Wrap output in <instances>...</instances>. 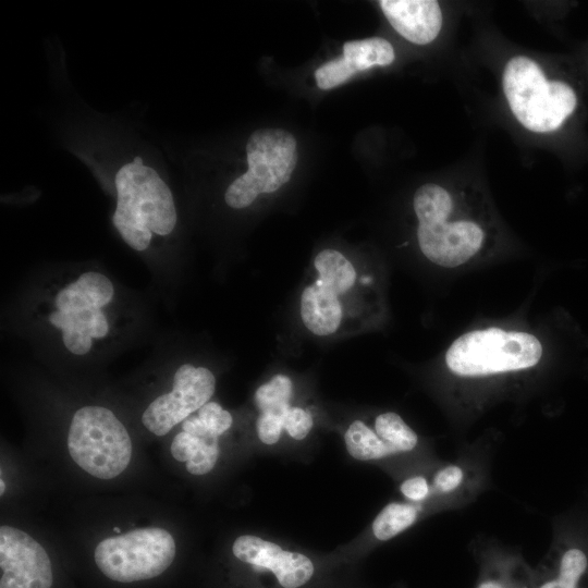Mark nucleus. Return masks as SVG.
<instances>
[{
	"label": "nucleus",
	"mask_w": 588,
	"mask_h": 588,
	"mask_svg": "<svg viewBox=\"0 0 588 588\" xmlns=\"http://www.w3.org/2000/svg\"><path fill=\"white\" fill-rule=\"evenodd\" d=\"M355 74L356 71L351 63L341 56L318 68L315 72V78L319 88L330 89L346 82Z\"/></svg>",
	"instance_id": "23"
},
{
	"label": "nucleus",
	"mask_w": 588,
	"mask_h": 588,
	"mask_svg": "<svg viewBox=\"0 0 588 588\" xmlns=\"http://www.w3.org/2000/svg\"><path fill=\"white\" fill-rule=\"evenodd\" d=\"M114 531L119 532V531H120V529L115 527V528H114Z\"/></svg>",
	"instance_id": "31"
},
{
	"label": "nucleus",
	"mask_w": 588,
	"mask_h": 588,
	"mask_svg": "<svg viewBox=\"0 0 588 588\" xmlns=\"http://www.w3.org/2000/svg\"><path fill=\"white\" fill-rule=\"evenodd\" d=\"M215 388L216 379L209 369L183 364L175 371L172 391L154 400L142 421L154 434L164 436L209 402Z\"/></svg>",
	"instance_id": "8"
},
{
	"label": "nucleus",
	"mask_w": 588,
	"mask_h": 588,
	"mask_svg": "<svg viewBox=\"0 0 588 588\" xmlns=\"http://www.w3.org/2000/svg\"><path fill=\"white\" fill-rule=\"evenodd\" d=\"M68 449L81 468L100 479L120 475L132 456V441L125 427L101 406H85L74 414Z\"/></svg>",
	"instance_id": "5"
},
{
	"label": "nucleus",
	"mask_w": 588,
	"mask_h": 588,
	"mask_svg": "<svg viewBox=\"0 0 588 588\" xmlns=\"http://www.w3.org/2000/svg\"><path fill=\"white\" fill-rule=\"evenodd\" d=\"M463 470L456 465H449L440 469L434 476V487L441 492L456 489L463 481Z\"/></svg>",
	"instance_id": "27"
},
{
	"label": "nucleus",
	"mask_w": 588,
	"mask_h": 588,
	"mask_svg": "<svg viewBox=\"0 0 588 588\" xmlns=\"http://www.w3.org/2000/svg\"><path fill=\"white\" fill-rule=\"evenodd\" d=\"M587 566L586 554L580 549L572 548L562 555L556 575L546 579L537 588H577Z\"/></svg>",
	"instance_id": "22"
},
{
	"label": "nucleus",
	"mask_w": 588,
	"mask_h": 588,
	"mask_svg": "<svg viewBox=\"0 0 588 588\" xmlns=\"http://www.w3.org/2000/svg\"><path fill=\"white\" fill-rule=\"evenodd\" d=\"M114 184L117 206L112 222L130 247L144 250L152 234L164 236L173 231L177 215L172 193L140 157L118 170Z\"/></svg>",
	"instance_id": "2"
},
{
	"label": "nucleus",
	"mask_w": 588,
	"mask_h": 588,
	"mask_svg": "<svg viewBox=\"0 0 588 588\" xmlns=\"http://www.w3.org/2000/svg\"><path fill=\"white\" fill-rule=\"evenodd\" d=\"M476 588H516L509 584V581L501 577L486 576L482 578Z\"/></svg>",
	"instance_id": "29"
},
{
	"label": "nucleus",
	"mask_w": 588,
	"mask_h": 588,
	"mask_svg": "<svg viewBox=\"0 0 588 588\" xmlns=\"http://www.w3.org/2000/svg\"><path fill=\"white\" fill-rule=\"evenodd\" d=\"M503 89L515 118L536 133L559 128L576 107V95L565 83L548 81L527 57L512 58L503 72Z\"/></svg>",
	"instance_id": "3"
},
{
	"label": "nucleus",
	"mask_w": 588,
	"mask_h": 588,
	"mask_svg": "<svg viewBox=\"0 0 588 588\" xmlns=\"http://www.w3.org/2000/svg\"><path fill=\"white\" fill-rule=\"evenodd\" d=\"M311 427V415L304 408L291 406L283 417V429L295 440L306 438Z\"/></svg>",
	"instance_id": "25"
},
{
	"label": "nucleus",
	"mask_w": 588,
	"mask_h": 588,
	"mask_svg": "<svg viewBox=\"0 0 588 588\" xmlns=\"http://www.w3.org/2000/svg\"><path fill=\"white\" fill-rule=\"evenodd\" d=\"M343 57L358 73L375 65H389L393 62L395 54L392 45L388 40L372 37L346 41L343 46Z\"/></svg>",
	"instance_id": "16"
},
{
	"label": "nucleus",
	"mask_w": 588,
	"mask_h": 588,
	"mask_svg": "<svg viewBox=\"0 0 588 588\" xmlns=\"http://www.w3.org/2000/svg\"><path fill=\"white\" fill-rule=\"evenodd\" d=\"M315 278L301 294L305 328L317 336L354 331L363 320V279L341 252L326 248L314 259Z\"/></svg>",
	"instance_id": "1"
},
{
	"label": "nucleus",
	"mask_w": 588,
	"mask_h": 588,
	"mask_svg": "<svg viewBox=\"0 0 588 588\" xmlns=\"http://www.w3.org/2000/svg\"><path fill=\"white\" fill-rule=\"evenodd\" d=\"M171 454L176 461L186 463L188 473L205 475L215 467L218 460V437H196L182 431L171 443Z\"/></svg>",
	"instance_id": "15"
},
{
	"label": "nucleus",
	"mask_w": 588,
	"mask_h": 588,
	"mask_svg": "<svg viewBox=\"0 0 588 588\" xmlns=\"http://www.w3.org/2000/svg\"><path fill=\"white\" fill-rule=\"evenodd\" d=\"M344 440L348 453L360 461L378 460L400 453L362 420H355L350 425Z\"/></svg>",
	"instance_id": "17"
},
{
	"label": "nucleus",
	"mask_w": 588,
	"mask_h": 588,
	"mask_svg": "<svg viewBox=\"0 0 588 588\" xmlns=\"http://www.w3.org/2000/svg\"><path fill=\"white\" fill-rule=\"evenodd\" d=\"M175 550L174 539L166 529L139 528L100 541L95 562L110 579L132 583L162 574L173 562Z\"/></svg>",
	"instance_id": "7"
},
{
	"label": "nucleus",
	"mask_w": 588,
	"mask_h": 588,
	"mask_svg": "<svg viewBox=\"0 0 588 588\" xmlns=\"http://www.w3.org/2000/svg\"><path fill=\"white\" fill-rule=\"evenodd\" d=\"M0 485H1V487H0V494H3V491H4V489H5V485H4V482H3V479L0 480Z\"/></svg>",
	"instance_id": "30"
},
{
	"label": "nucleus",
	"mask_w": 588,
	"mask_h": 588,
	"mask_svg": "<svg viewBox=\"0 0 588 588\" xmlns=\"http://www.w3.org/2000/svg\"><path fill=\"white\" fill-rule=\"evenodd\" d=\"M541 354L535 335L489 328L458 336L446 351L445 364L454 375L479 377L530 368Z\"/></svg>",
	"instance_id": "4"
},
{
	"label": "nucleus",
	"mask_w": 588,
	"mask_h": 588,
	"mask_svg": "<svg viewBox=\"0 0 588 588\" xmlns=\"http://www.w3.org/2000/svg\"><path fill=\"white\" fill-rule=\"evenodd\" d=\"M232 551L242 562L271 571L284 588H298L314 574V564L306 555L285 551L278 544L256 536L238 537L233 543Z\"/></svg>",
	"instance_id": "11"
},
{
	"label": "nucleus",
	"mask_w": 588,
	"mask_h": 588,
	"mask_svg": "<svg viewBox=\"0 0 588 588\" xmlns=\"http://www.w3.org/2000/svg\"><path fill=\"white\" fill-rule=\"evenodd\" d=\"M400 489L406 498L414 501L422 500L429 492L426 479L419 476L406 479Z\"/></svg>",
	"instance_id": "28"
},
{
	"label": "nucleus",
	"mask_w": 588,
	"mask_h": 588,
	"mask_svg": "<svg viewBox=\"0 0 588 588\" xmlns=\"http://www.w3.org/2000/svg\"><path fill=\"white\" fill-rule=\"evenodd\" d=\"M0 588H50L52 568L45 549L14 527H0Z\"/></svg>",
	"instance_id": "9"
},
{
	"label": "nucleus",
	"mask_w": 588,
	"mask_h": 588,
	"mask_svg": "<svg viewBox=\"0 0 588 588\" xmlns=\"http://www.w3.org/2000/svg\"><path fill=\"white\" fill-rule=\"evenodd\" d=\"M197 416L206 429L216 437L226 431L233 422L231 414L216 402H207L198 409Z\"/></svg>",
	"instance_id": "24"
},
{
	"label": "nucleus",
	"mask_w": 588,
	"mask_h": 588,
	"mask_svg": "<svg viewBox=\"0 0 588 588\" xmlns=\"http://www.w3.org/2000/svg\"><path fill=\"white\" fill-rule=\"evenodd\" d=\"M248 170L235 179L224 194L228 206L243 209L260 194L278 191L295 169L297 154L294 136L280 128L254 132L246 145Z\"/></svg>",
	"instance_id": "6"
},
{
	"label": "nucleus",
	"mask_w": 588,
	"mask_h": 588,
	"mask_svg": "<svg viewBox=\"0 0 588 588\" xmlns=\"http://www.w3.org/2000/svg\"><path fill=\"white\" fill-rule=\"evenodd\" d=\"M376 433L400 453L413 450L417 442V434L411 429L402 417L388 412L377 416L375 420Z\"/></svg>",
	"instance_id": "21"
},
{
	"label": "nucleus",
	"mask_w": 588,
	"mask_h": 588,
	"mask_svg": "<svg viewBox=\"0 0 588 588\" xmlns=\"http://www.w3.org/2000/svg\"><path fill=\"white\" fill-rule=\"evenodd\" d=\"M48 320L62 331L65 347L76 355L88 353L93 338H103L109 331L107 318L98 308L74 311L56 310L49 315Z\"/></svg>",
	"instance_id": "13"
},
{
	"label": "nucleus",
	"mask_w": 588,
	"mask_h": 588,
	"mask_svg": "<svg viewBox=\"0 0 588 588\" xmlns=\"http://www.w3.org/2000/svg\"><path fill=\"white\" fill-rule=\"evenodd\" d=\"M379 3L391 26L411 42L429 44L441 30L442 12L434 0H381Z\"/></svg>",
	"instance_id": "12"
},
{
	"label": "nucleus",
	"mask_w": 588,
	"mask_h": 588,
	"mask_svg": "<svg viewBox=\"0 0 588 588\" xmlns=\"http://www.w3.org/2000/svg\"><path fill=\"white\" fill-rule=\"evenodd\" d=\"M417 241L428 260L441 267L453 268L477 254L483 241V232L470 221H443L419 224Z\"/></svg>",
	"instance_id": "10"
},
{
	"label": "nucleus",
	"mask_w": 588,
	"mask_h": 588,
	"mask_svg": "<svg viewBox=\"0 0 588 588\" xmlns=\"http://www.w3.org/2000/svg\"><path fill=\"white\" fill-rule=\"evenodd\" d=\"M449 192L437 184H425L414 195V210L419 224H434L446 221L452 211Z\"/></svg>",
	"instance_id": "18"
},
{
	"label": "nucleus",
	"mask_w": 588,
	"mask_h": 588,
	"mask_svg": "<svg viewBox=\"0 0 588 588\" xmlns=\"http://www.w3.org/2000/svg\"><path fill=\"white\" fill-rule=\"evenodd\" d=\"M291 379L282 373L273 376L255 392V404L260 413H269L282 418L287 412L292 397Z\"/></svg>",
	"instance_id": "19"
},
{
	"label": "nucleus",
	"mask_w": 588,
	"mask_h": 588,
	"mask_svg": "<svg viewBox=\"0 0 588 588\" xmlns=\"http://www.w3.org/2000/svg\"><path fill=\"white\" fill-rule=\"evenodd\" d=\"M417 518V510L403 503L388 504L375 518L372 532L379 540H389L408 528Z\"/></svg>",
	"instance_id": "20"
},
{
	"label": "nucleus",
	"mask_w": 588,
	"mask_h": 588,
	"mask_svg": "<svg viewBox=\"0 0 588 588\" xmlns=\"http://www.w3.org/2000/svg\"><path fill=\"white\" fill-rule=\"evenodd\" d=\"M113 294V285L106 275L89 271L58 293L56 306L63 311L101 309L111 302Z\"/></svg>",
	"instance_id": "14"
},
{
	"label": "nucleus",
	"mask_w": 588,
	"mask_h": 588,
	"mask_svg": "<svg viewBox=\"0 0 588 588\" xmlns=\"http://www.w3.org/2000/svg\"><path fill=\"white\" fill-rule=\"evenodd\" d=\"M283 429V420L281 417L260 413L256 421V430L258 438L266 444H274L279 441Z\"/></svg>",
	"instance_id": "26"
}]
</instances>
